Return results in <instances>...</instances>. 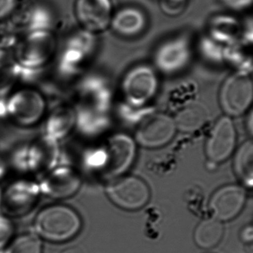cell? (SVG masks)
Returning a JSON list of instances; mask_svg holds the SVG:
<instances>
[{"label":"cell","mask_w":253,"mask_h":253,"mask_svg":"<svg viewBox=\"0 0 253 253\" xmlns=\"http://www.w3.org/2000/svg\"><path fill=\"white\" fill-rule=\"evenodd\" d=\"M44 118L45 134L58 141L66 138L77 125L76 111L68 102L52 106Z\"/></svg>","instance_id":"19"},{"label":"cell","mask_w":253,"mask_h":253,"mask_svg":"<svg viewBox=\"0 0 253 253\" xmlns=\"http://www.w3.org/2000/svg\"><path fill=\"white\" fill-rule=\"evenodd\" d=\"M253 227L252 226H247L241 231V239L245 242H250L253 241Z\"/></svg>","instance_id":"35"},{"label":"cell","mask_w":253,"mask_h":253,"mask_svg":"<svg viewBox=\"0 0 253 253\" xmlns=\"http://www.w3.org/2000/svg\"><path fill=\"white\" fill-rule=\"evenodd\" d=\"M112 0H75L74 15L81 29L97 35L110 27Z\"/></svg>","instance_id":"14"},{"label":"cell","mask_w":253,"mask_h":253,"mask_svg":"<svg viewBox=\"0 0 253 253\" xmlns=\"http://www.w3.org/2000/svg\"><path fill=\"white\" fill-rule=\"evenodd\" d=\"M61 149L58 140L44 134L27 143L28 172L41 176L59 165Z\"/></svg>","instance_id":"12"},{"label":"cell","mask_w":253,"mask_h":253,"mask_svg":"<svg viewBox=\"0 0 253 253\" xmlns=\"http://www.w3.org/2000/svg\"><path fill=\"white\" fill-rule=\"evenodd\" d=\"M136 146L134 140L124 134H116L109 139L102 162L105 174L118 176L125 172L134 162Z\"/></svg>","instance_id":"17"},{"label":"cell","mask_w":253,"mask_h":253,"mask_svg":"<svg viewBox=\"0 0 253 253\" xmlns=\"http://www.w3.org/2000/svg\"><path fill=\"white\" fill-rule=\"evenodd\" d=\"M14 48V60L20 66L41 69L49 64L57 48V41L51 31H41L23 35Z\"/></svg>","instance_id":"3"},{"label":"cell","mask_w":253,"mask_h":253,"mask_svg":"<svg viewBox=\"0 0 253 253\" xmlns=\"http://www.w3.org/2000/svg\"><path fill=\"white\" fill-rule=\"evenodd\" d=\"M176 131L172 118L164 113H154L140 123L136 130L135 140L143 147L155 149L169 143Z\"/></svg>","instance_id":"13"},{"label":"cell","mask_w":253,"mask_h":253,"mask_svg":"<svg viewBox=\"0 0 253 253\" xmlns=\"http://www.w3.org/2000/svg\"><path fill=\"white\" fill-rule=\"evenodd\" d=\"M47 101L35 88L13 91L6 99L0 100V118H8L21 127L38 124L46 115Z\"/></svg>","instance_id":"2"},{"label":"cell","mask_w":253,"mask_h":253,"mask_svg":"<svg viewBox=\"0 0 253 253\" xmlns=\"http://www.w3.org/2000/svg\"><path fill=\"white\" fill-rule=\"evenodd\" d=\"M253 112L250 111V114H249L248 118H247V128H248V131L250 132V135L253 134Z\"/></svg>","instance_id":"36"},{"label":"cell","mask_w":253,"mask_h":253,"mask_svg":"<svg viewBox=\"0 0 253 253\" xmlns=\"http://www.w3.org/2000/svg\"><path fill=\"white\" fill-rule=\"evenodd\" d=\"M225 45L211 39L207 34L201 35L197 42V50L201 58L211 65L224 63Z\"/></svg>","instance_id":"28"},{"label":"cell","mask_w":253,"mask_h":253,"mask_svg":"<svg viewBox=\"0 0 253 253\" xmlns=\"http://www.w3.org/2000/svg\"><path fill=\"white\" fill-rule=\"evenodd\" d=\"M160 9L163 14L170 17H176L184 12L189 0H158Z\"/></svg>","instance_id":"29"},{"label":"cell","mask_w":253,"mask_h":253,"mask_svg":"<svg viewBox=\"0 0 253 253\" xmlns=\"http://www.w3.org/2000/svg\"><path fill=\"white\" fill-rule=\"evenodd\" d=\"M8 24L17 36H23L41 31H51L54 15L46 5L29 4L18 11L16 10Z\"/></svg>","instance_id":"15"},{"label":"cell","mask_w":253,"mask_h":253,"mask_svg":"<svg viewBox=\"0 0 253 253\" xmlns=\"http://www.w3.org/2000/svg\"><path fill=\"white\" fill-rule=\"evenodd\" d=\"M192 42L188 35H179L161 42L154 53L155 69L166 75L183 72L190 63Z\"/></svg>","instance_id":"8"},{"label":"cell","mask_w":253,"mask_h":253,"mask_svg":"<svg viewBox=\"0 0 253 253\" xmlns=\"http://www.w3.org/2000/svg\"><path fill=\"white\" fill-rule=\"evenodd\" d=\"M242 23L235 16L220 14L213 16L207 24V35L223 45H230L240 41Z\"/></svg>","instance_id":"21"},{"label":"cell","mask_w":253,"mask_h":253,"mask_svg":"<svg viewBox=\"0 0 253 253\" xmlns=\"http://www.w3.org/2000/svg\"><path fill=\"white\" fill-rule=\"evenodd\" d=\"M253 84L251 75L234 72L226 78L219 92V103L226 116L239 117L253 103Z\"/></svg>","instance_id":"7"},{"label":"cell","mask_w":253,"mask_h":253,"mask_svg":"<svg viewBox=\"0 0 253 253\" xmlns=\"http://www.w3.org/2000/svg\"><path fill=\"white\" fill-rule=\"evenodd\" d=\"M147 19L140 8L126 6L114 12L110 27L120 36L132 38L140 35L146 29Z\"/></svg>","instance_id":"20"},{"label":"cell","mask_w":253,"mask_h":253,"mask_svg":"<svg viewBox=\"0 0 253 253\" xmlns=\"http://www.w3.org/2000/svg\"><path fill=\"white\" fill-rule=\"evenodd\" d=\"M41 195L53 200H65L75 195L82 184L81 173L72 165H58L40 177Z\"/></svg>","instance_id":"10"},{"label":"cell","mask_w":253,"mask_h":253,"mask_svg":"<svg viewBox=\"0 0 253 253\" xmlns=\"http://www.w3.org/2000/svg\"><path fill=\"white\" fill-rule=\"evenodd\" d=\"M106 191L111 201L124 210H140L150 198L147 184L135 176L123 177L109 183Z\"/></svg>","instance_id":"11"},{"label":"cell","mask_w":253,"mask_h":253,"mask_svg":"<svg viewBox=\"0 0 253 253\" xmlns=\"http://www.w3.org/2000/svg\"><path fill=\"white\" fill-rule=\"evenodd\" d=\"M2 189L0 187V204H1V199H2Z\"/></svg>","instance_id":"39"},{"label":"cell","mask_w":253,"mask_h":253,"mask_svg":"<svg viewBox=\"0 0 253 253\" xmlns=\"http://www.w3.org/2000/svg\"><path fill=\"white\" fill-rule=\"evenodd\" d=\"M247 199L243 186L231 184L217 189L210 201V210L213 218L228 221L235 218L242 210Z\"/></svg>","instance_id":"18"},{"label":"cell","mask_w":253,"mask_h":253,"mask_svg":"<svg viewBox=\"0 0 253 253\" xmlns=\"http://www.w3.org/2000/svg\"><path fill=\"white\" fill-rule=\"evenodd\" d=\"M220 2L233 11H244L253 5V0H220Z\"/></svg>","instance_id":"34"},{"label":"cell","mask_w":253,"mask_h":253,"mask_svg":"<svg viewBox=\"0 0 253 253\" xmlns=\"http://www.w3.org/2000/svg\"><path fill=\"white\" fill-rule=\"evenodd\" d=\"M239 41L244 45L252 47L253 42V23L252 17L247 19L242 23V30Z\"/></svg>","instance_id":"32"},{"label":"cell","mask_w":253,"mask_h":253,"mask_svg":"<svg viewBox=\"0 0 253 253\" xmlns=\"http://www.w3.org/2000/svg\"><path fill=\"white\" fill-rule=\"evenodd\" d=\"M173 119L177 130L182 132L193 133L207 124L209 114L201 103L192 102L182 108Z\"/></svg>","instance_id":"22"},{"label":"cell","mask_w":253,"mask_h":253,"mask_svg":"<svg viewBox=\"0 0 253 253\" xmlns=\"http://www.w3.org/2000/svg\"><path fill=\"white\" fill-rule=\"evenodd\" d=\"M14 225L11 218L0 213V248L5 247L14 238Z\"/></svg>","instance_id":"31"},{"label":"cell","mask_w":253,"mask_h":253,"mask_svg":"<svg viewBox=\"0 0 253 253\" xmlns=\"http://www.w3.org/2000/svg\"><path fill=\"white\" fill-rule=\"evenodd\" d=\"M247 46L240 41L225 45L224 63L235 69V72L251 75L253 73V57Z\"/></svg>","instance_id":"25"},{"label":"cell","mask_w":253,"mask_h":253,"mask_svg":"<svg viewBox=\"0 0 253 253\" xmlns=\"http://www.w3.org/2000/svg\"><path fill=\"white\" fill-rule=\"evenodd\" d=\"M24 68L14 58H6L0 61V100L6 99L14 91L18 84L23 83Z\"/></svg>","instance_id":"23"},{"label":"cell","mask_w":253,"mask_h":253,"mask_svg":"<svg viewBox=\"0 0 253 253\" xmlns=\"http://www.w3.org/2000/svg\"><path fill=\"white\" fill-rule=\"evenodd\" d=\"M60 253H83L81 248L78 247H72L66 249Z\"/></svg>","instance_id":"37"},{"label":"cell","mask_w":253,"mask_h":253,"mask_svg":"<svg viewBox=\"0 0 253 253\" xmlns=\"http://www.w3.org/2000/svg\"><path fill=\"white\" fill-rule=\"evenodd\" d=\"M17 8V0H0V22L11 17Z\"/></svg>","instance_id":"33"},{"label":"cell","mask_w":253,"mask_h":253,"mask_svg":"<svg viewBox=\"0 0 253 253\" xmlns=\"http://www.w3.org/2000/svg\"><path fill=\"white\" fill-rule=\"evenodd\" d=\"M97 45L96 35L80 29L69 37L59 54L56 68L68 79H73L81 73L88 59L92 55Z\"/></svg>","instance_id":"6"},{"label":"cell","mask_w":253,"mask_h":253,"mask_svg":"<svg viewBox=\"0 0 253 253\" xmlns=\"http://www.w3.org/2000/svg\"><path fill=\"white\" fill-rule=\"evenodd\" d=\"M8 51H5V50L0 49V61H2L4 59L8 57Z\"/></svg>","instance_id":"38"},{"label":"cell","mask_w":253,"mask_h":253,"mask_svg":"<svg viewBox=\"0 0 253 253\" xmlns=\"http://www.w3.org/2000/svg\"><path fill=\"white\" fill-rule=\"evenodd\" d=\"M5 247L4 253H42L41 238L34 232L14 237Z\"/></svg>","instance_id":"27"},{"label":"cell","mask_w":253,"mask_h":253,"mask_svg":"<svg viewBox=\"0 0 253 253\" xmlns=\"http://www.w3.org/2000/svg\"><path fill=\"white\" fill-rule=\"evenodd\" d=\"M34 230L41 238L63 242L75 238L82 227V220L74 209L65 204L46 206L34 219Z\"/></svg>","instance_id":"1"},{"label":"cell","mask_w":253,"mask_h":253,"mask_svg":"<svg viewBox=\"0 0 253 253\" xmlns=\"http://www.w3.org/2000/svg\"><path fill=\"white\" fill-rule=\"evenodd\" d=\"M18 41V36L14 33L8 23L0 22V49L8 51L14 48Z\"/></svg>","instance_id":"30"},{"label":"cell","mask_w":253,"mask_h":253,"mask_svg":"<svg viewBox=\"0 0 253 253\" xmlns=\"http://www.w3.org/2000/svg\"><path fill=\"white\" fill-rule=\"evenodd\" d=\"M112 88L107 78L91 74L80 80L73 88L70 103L76 112H91L110 100Z\"/></svg>","instance_id":"9"},{"label":"cell","mask_w":253,"mask_h":253,"mask_svg":"<svg viewBox=\"0 0 253 253\" xmlns=\"http://www.w3.org/2000/svg\"><path fill=\"white\" fill-rule=\"evenodd\" d=\"M236 130L231 118L223 116L215 123L206 143V155L211 164L224 162L233 153Z\"/></svg>","instance_id":"16"},{"label":"cell","mask_w":253,"mask_h":253,"mask_svg":"<svg viewBox=\"0 0 253 253\" xmlns=\"http://www.w3.org/2000/svg\"><path fill=\"white\" fill-rule=\"evenodd\" d=\"M159 88L156 69L147 64L130 69L123 78L121 89L127 104L141 108L154 98Z\"/></svg>","instance_id":"5"},{"label":"cell","mask_w":253,"mask_h":253,"mask_svg":"<svg viewBox=\"0 0 253 253\" xmlns=\"http://www.w3.org/2000/svg\"><path fill=\"white\" fill-rule=\"evenodd\" d=\"M223 233L224 227L221 221L213 217L205 219L195 228L194 240L201 248H212L221 241Z\"/></svg>","instance_id":"24"},{"label":"cell","mask_w":253,"mask_h":253,"mask_svg":"<svg viewBox=\"0 0 253 253\" xmlns=\"http://www.w3.org/2000/svg\"><path fill=\"white\" fill-rule=\"evenodd\" d=\"M41 195L37 180L27 175L15 177L2 189L0 211L11 219L26 215L35 209Z\"/></svg>","instance_id":"4"},{"label":"cell","mask_w":253,"mask_h":253,"mask_svg":"<svg viewBox=\"0 0 253 253\" xmlns=\"http://www.w3.org/2000/svg\"><path fill=\"white\" fill-rule=\"evenodd\" d=\"M235 174L246 186L253 183V146L252 140L244 142L235 154L234 160Z\"/></svg>","instance_id":"26"}]
</instances>
